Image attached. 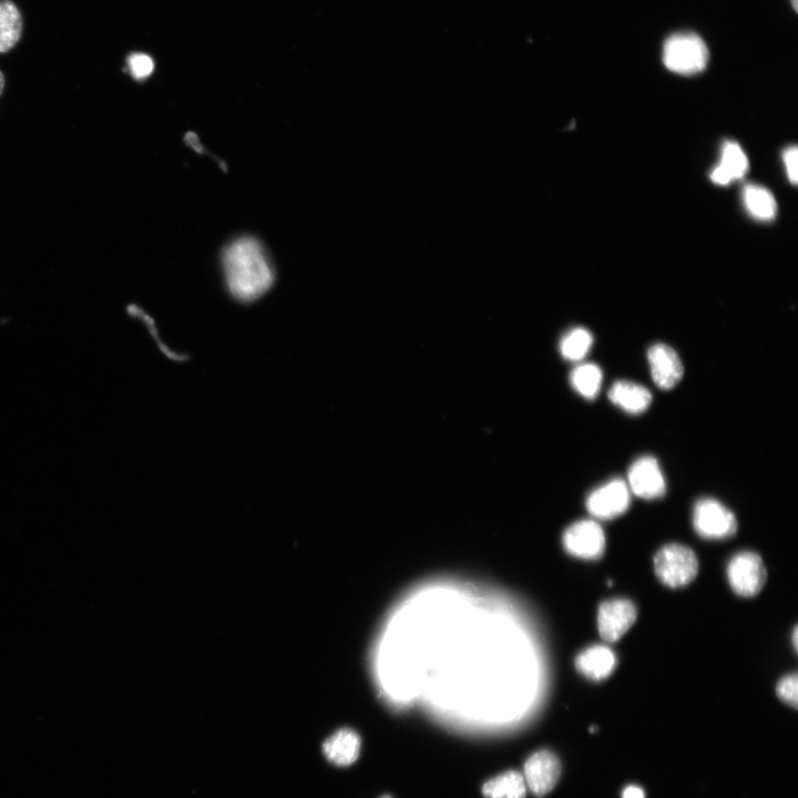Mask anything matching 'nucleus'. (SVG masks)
I'll list each match as a JSON object with an SVG mask.
<instances>
[{
  "instance_id": "nucleus-1",
  "label": "nucleus",
  "mask_w": 798,
  "mask_h": 798,
  "mask_svg": "<svg viewBox=\"0 0 798 798\" xmlns=\"http://www.w3.org/2000/svg\"><path fill=\"white\" fill-rule=\"evenodd\" d=\"M225 285L235 301L252 303L268 293L275 282L274 265L262 243L242 237L224 249Z\"/></svg>"
},
{
  "instance_id": "nucleus-2",
  "label": "nucleus",
  "mask_w": 798,
  "mask_h": 798,
  "mask_svg": "<svg viewBox=\"0 0 798 798\" xmlns=\"http://www.w3.org/2000/svg\"><path fill=\"white\" fill-rule=\"evenodd\" d=\"M663 63L675 74L684 76L698 74L707 68L709 49L698 35L675 34L664 44Z\"/></svg>"
},
{
  "instance_id": "nucleus-3",
  "label": "nucleus",
  "mask_w": 798,
  "mask_h": 798,
  "mask_svg": "<svg viewBox=\"0 0 798 798\" xmlns=\"http://www.w3.org/2000/svg\"><path fill=\"white\" fill-rule=\"evenodd\" d=\"M654 570L665 586L682 588L697 578L699 560L692 549L671 544L660 549L654 558Z\"/></svg>"
},
{
  "instance_id": "nucleus-4",
  "label": "nucleus",
  "mask_w": 798,
  "mask_h": 798,
  "mask_svg": "<svg viewBox=\"0 0 798 798\" xmlns=\"http://www.w3.org/2000/svg\"><path fill=\"white\" fill-rule=\"evenodd\" d=\"M693 525L702 538L712 540L730 538L738 530V521L732 511L711 498L701 499L695 504Z\"/></svg>"
},
{
  "instance_id": "nucleus-5",
  "label": "nucleus",
  "mask_w": 798,
  "mask_h": 798,
  "mask_svg": "<svg viewBox=\"0 0 798 798\" xmlns=\"http://www.w3.org/2000/svg\"><path fill=\"white\" fill-rule=\"evenodd\" d=\"M728 578L735 593L742 597L759 595L767 580L764 562L754 552L745 551L730 561Z\"/></svg>"
},
{
  "instance_id": "nucleus-6",
  "label": "nucleus",
  "mask_w": 798,
  "mask_h": 798,
  "mask_svg": "<svg viewBox=\"0 0 798 798\" xmlns=\"http://www.w3.org/2000/svg\"><path fill=\"white\" fill-rule=\"evenodd\" d=\"M562 544L571 556L597 560L605 554V531L595 520L577 521L565 531Z\"/></svg>"
},
{
  "instance_id": "nucleus-7",
  "label": "nucleus",
  "mask_w": 798,
  "mask_h": 798,
  "mask_svg": "<svg viewBox=\"0 0 798 798\" xmlns=\"http://www.w3.org/2000/svg\"><path fill=\"white\" fill-rule=\"evenodd\" d=\"M630 503L631 494L628 484L622 479H612L592 491L587 499V509L595 518L611 520L626 513Z\"/></svg>"
},
{
  "instance_id": "nucleus-8",
  "label": "nucleus",
  "mask_w": 798,
  "mask_h": 798,
  "mask_svg": "<svg viewBox=\"0 0 798 798\" xmlns=\"http://www.w3.org/2000/svg\"><path fill=\"white\" fill-rule=\"evenodd\" d=\"M637 620V609L626 599H613L603 602L598 612L600 636L607 642H617L626 634Z\"/></svg>"
},
{
  "instance_id": "nucleus-9",
  "label": "nucleus",
  "mask_w": 798,
  "mask_h": 798,
  "mask_svg": "<svg viewBox=\"0 0 798 798\" xmlns=\"http://www.w3.org/2000/svg\"><path fill=\"white\" fill-rule=\"evenodd\" d=\"M560 773L558 757L544 750L529 757L525 764L524 779L532 794L544 797L555 789Z\"/></svg>"
},
{
  "instance_id": "nucleus-10",
  "label": "nucleus",
  "mask_w": 798,
  "mask_h": 798,
  "mask_svg": "<svg viewBox=\"0 0 798 798\" xmlns=\"http://www.w3.org/2000/svg\"><path fill=\"white\" fill-rule=\"evenodd\" d=\"M629 489L643 499L661 498L667 490L662 469L656 458L643 456L629 470Z\"/></svg>"
},
{
  "instance_id": "nucleus-11",
  "label": "nucleus",
  "mask_w": 798,
  "mask_h": 798,
  "mask_svg": "<svg viewBox=\"0 0 798 798\" xmlns=\"http://www.w3.org/2000/svg\"><path fill=\"white\" fill-rule=\"evenodd\" d=\"M653 382L669 391L682 380L684 368L678 353L663 343L654 344L648 352Z\"/></svg>"
},
{
  "instance_id": "nucleus-12",
  "label": "nucleus",
  "mask_w": 798,
  "mask_h": 798,
  "mask_svg": "<svg viewBox=\"0 0 798 798\" xmlns=\"http://www.w3.org/2000/svg\"><path fill=\"white\" fill-rule=\"evenodd\" d=\"M749 170V159L739 143L728 141L722 149L721 162L711 173V180L718 186H729L742 179Z\"/></svg>"
},
{
  "instance_id": "nucleus-13",
  "label": "nucleus",
  "mask_w": 798,
  "mask_h": 798,
  "mask_svg": "<svg viewBox=\"0 0 798 798\" xmlns=\"http://www.w3.org/2000/svg\"><path fill=\"white\" fill-rule=\"evenodd\" d=\"M361 748L360 735L351 729L337 731L323 743L326 759L337 766L355 763L361 754Z\"/></svg>"
},
{
  "instance_id": "nucleus-14",
  "label": "nucleus",
  "mask_w": 798,
  "mask_h": 798,
  "mask_svg": "<svg viewBox=\"0 0 798 798\" xmlns=\"http://www.w3.org/2000/svg\"><path fill=\"white\" fill-rule=\"evenodd\" d=\"M615 653L607 647L593 646L581 652L576 660L577 670L592 681H602L615 670Z\"/></svg>"
},
{
  "instance_id": "nucleus-15",
  "label": "nucleus",
  "mask_w": 798,
  "mask_h": 798,
  "mask_svg": "<svg viewBox=\"0 0 798 798\" xmlns=\"http://www.w3.org/2000/svg\"><path fill=\"white\" fill-rule=\"evenodd\" d=\"M609 399L622 411L632 415L646 412L652 403L648 388L633 382L618 381L609 391Z\"/></svg>"
},
{
  "instance_id": "nucleus-16",
  "label": "nucleus",
  "mask_w": 798,
  "mask_h": 798,
  "mask_svg": "<svg viewBox=\"0 0 798 798\" xmlns=\"http://www.w3.org/2000/svg\"><path fill=\"white\" fill-rule=\"evenodd\" d=\"M23 18L12 0H0V54L8 53L23 34Z\"/></svg>"
},
{
  "instance_id": "nucleus-17",
  "label": "nucleus",
  "mask_w": 798,
  "mask_h": 798,
  "mask_svg": "<svg viewBox=\"0 0 798 798\" xmlns=\"http://www.w3.org/2000/svg\"><path fill=\"white\" fill-rule=\"evenodd\" d=\"M746 210L759 221H772L776 217L777 203L770 190L751 184L743 191Z\"/></svg>"
},
{
  "instance_id": "nucleus-18",
  "label": "nucleus",
  "mask_w": 798,
  "mask_h": 798,
  "mask_svg": "<svg viewBox=\"0 0 798 798\" xmlns=\"http://www.w3.org/2000/svg\"><path fill=\"white\" fill-rule=\"evenodd\" d=\"M526 793L524 775L516 771L501 774L483 786L486 798H526Z\"/></svg>"
},
{
  "instance_id": "nucleus-19",
  "label": "nucleus",
  "mask_w": 798,
  "mask_h": 798,
  "mask_svg": "<svg viewBox=\"0 0 798 798\" xmlns=\"http://www.w3.org/2000/svg\"><path fill=\"white\" fill-rule=\"evenodd\" d=\"M570 382L581 396L593 399L601 390L602 371L596 364H581L572 371Z\"/></svg>"
},
{
  "instance_id": "nucleus-20",
  "label": "nucleus",
  "mask_w": 798,
  "mask_h": 798,
  "mask_svg": "<svg viewBox=\"0 0 798 798\" xmlns=\"http://www.w3.org/2000/svg\"><path fill=\"white\" fill-rule=\"evenodd\" d=\"M592 334L582 327L569 331L560 342L561 355L571 362L583 360L591 350Z\"/></svg>"
},
{
  "instance_id": "nucleus-21",
  "label": "nucleus",
  "mask_w": 798,
  "mask_h": 798,
  "mask_svg": "<svg viewBox=\"0 0 798 798\" xmlns=\"http://www.w3.org/2000/svg\"><path fill=\"white\" fill-rule=\"evenodd\" d=\"M128 65L131 75L137 80L147 79L152 74L153 69H155L153 60L145 54L131 55L128 59Z\"/></svg>"
},
{
  "instance_id": "nucleus-22",
  "label": "nucleus",
  "mask_w": 798,
  "mask_h": 798,
  "mask_svg": "<svg viewBox=\"0 0 798 798\" xmlns=\"http://www.w3.org/2000/svg\"><path fill=\"white\" fill-rule=\"evenodd\" d=\"M777 695L779 698L791 705L794 709L797 708L798 702V680L797 675H787V677L783 678L779 685H777L776 689Z\"/></svg>"
},
{
  "instance_id": "nucleus-23",
  "label": "nucleus",
  "mask_w": 798,
  "mask_h": 798,
  "mask_svg": "<svg viewBox=\"0 0 798 798\" xmlns=\"http://www.w3.org/2000/svg\"><path fill=\"white\" fill-rule=\"evenodd\" d=\"M784 165L787 173V178L793 186H796L798 181V150L795 146L786 149L783 153Z\"/></svg>"
},
{
  "instance_id": "nucleus-24",
  "label": "nucleus",
  "mask_w": 798,
  "mask_h": 798,
  "mask_svg": "<svg viewBox=\"0 0 798 798\" xmlns=\"http://www.w3.org/2000/svg\"><path fill=\"white\" fill-rule=\"evenodd\" d=\"M622 798H646L643 790L638 786H629L624 790Z\"/></svg>"
},
{
  "instance_id": "nucleus-25",
  "label": "nucleus",
  "mask_w": 798,
  "mask_h": 798,
  "mask_svg": "<svg viewBox=\"0 0 798 798\" xmlns=\"http://www.w3.org/2000/svg\"><path fill=\"white\" fill-rule=\"evenodd\" d=\"M5 83H6L5 76L2 73V71H0V96H2V94H3L4 88H5Z\"/></svg>"
},
{
  "instance_id": "nucleus-26",
  "label": "nucleus",
  "mask_w": 798,
  "mask_h": 798,
  "mask_svg": "<svg viewBox=\"0 0 798 798\" xmlns=\"http://www.w3.org/2000/svg\"><path fill=\"white\" fill-rule=\"evenodd\" d=\"M793 642H794L795 649H797V629L794 630Z\"/></svg>"
},
{
  "instance_id": "nucleus-27",
  "label": "nucleus",
  "mask_w": 798,
  "mask_h": 798,
  "mask_svg": "<svg viewBox=\"0 0 798 798\" xmlns=\"http://www.w3.org/2000/svg\"><path fill=\"white\" fill-rule=\"evenodd\" d=\"M792 4L795 10H797V0H792Z\"/></svg>"
},
{
  "instance_id": "nucleus-28",
  "label": "nucleus",
  "mask_w": 798,
  "mask_h": 798,
  "mask_svg": "<svg viewBox=\"0 0 798 798\" xmlns=\"http://www.w3.org/2000/svg\"><path fill=\"white\" fill-rule=\"evenodd\" d=\"M381 798H393V797H392V796L385 795V796H383V797H381Z\"/></svg>"
}]
</instances>
